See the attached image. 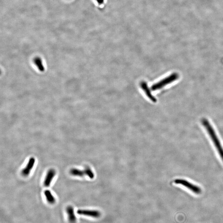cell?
<instances>
[{"label":"cell","mask_w":223,"mask_h":223,"mask_svg":"<svg viewBox=\"0 0 223 223\" xmlns=\"http://www.w3.org/2000/svg\"><path fill=\"white\" fill-rule=\"evenodd\" d=\"M77 213L80 215L88 216V217L94 218L99 217L101 215L100 212L98 210H95L80 209L77 210Z\"/></svg>","instance_id":"obj_5"},{"label":"cell","mask_w":223,"mask_h":223,"mask_svg":"<svg viewBox=\"0 0 223 223\" xmlns=\"http://www.w3.org/2000/svg\"><path fill=\"white\" fill-rule=\"evenodd\" d=\"M70 173L74 176L83 177L87 176L91 179H93L94 177V172L89 166L85 167V169L83 170L77 168H72L70 170Z\"/></svg>","instance_id":"obj_3"},{"label":"cell","mask_w":223,"mask_h":223,"mask_svg":"<svg viewBox=\"0 0 223 223\" xmlns=\"http://www.w3.org/2000/svg\"><path fill=\"white\" fill-rule=\"evenodd\" d=\"M97 2L99 5L103 4L105 0H96Z\"/></svg>","instance_id":"obj_12"},{"label":"cell","mask_w":223,"mask_h":223,"mask_svg":"<svg viewBox=\"0 0 223 223\" xmlns=\"http://www.w3.org/2000/svg\"><path fill=\"white\" fill-rule=\"evenodd\" d=\"M44 195L47 202L50 204H54L55 203L56 199L49 190H45L44 191Z\"/></svg>","instance_id":"obj_10"},{"label":"cell","mask_w":223,"mask_h":223,"mask_svg":"<svg viewBox=\"0 0 223 223\" xmlns=\"http://www.w3.org/2000/svg\"><path fill=\"white\" fill-rule=\"evenodd\" d=\"M35 161V159L34 157H31L29 158L26 166L22 169V173L23 176H27L29 175L31 171L34 166Z\"/></svg>","instance_id":"obj_6"},{"label":"cell","mask_w":223,"mask_h":223,"mask_svg":"<svg viewBox=\"0 0 223 223\" xmlns=\"http://www.w3.org/2000/svg\"><path fill=\"white\" fill-rule=\"evenodd\" d=\"M141 87L142 89H143L144 92H145L147 96L149 98V99L151 101L153 102L156 101V99L152 96V95L151 92H150L149 89L148 87V85H147L146 83H145V82H141Z\"/></svg>","instance_id":"obj_9"},{"label":"cell","mask_w":223,"mask_h":223,"mask_svg":"<svg viewBox=\"0 0 223 223\" xmlns=\"http://www.w3.org/2000/svg\"><path fill=\"white\" fill-rule=\"evenodd\" d=\"M174 183L177 184H180L182 186L186 187L190 191H192L193 193L196 194H199L201 193V189L200 187L196 186V185L186 181L184 179H177L174 180Z\"/></svg>","instance_id":"obj_4"},{"label":"cell","mask_w":223,"mask_h":223,"mask_svg":"<svg viewBox=\"0 0 223 223\" xmlns=\"http://www.w3.org/2000/svg\"><path fill=\"white\" fill-rule=\"evenodd\" d=\"M179 75L178 73H173L169 76L161 80L160 82L154 84L152 87V89L153 91H155V90L161 89L166 86V85L171 84L174 81H176L179 78Z\"/></svg>","instance_id":"obj_2"},{"label":"cell","mask_w":223,"mask_h":223,"mask_svg":"<svg viewBox=\"0 0 223 223\" xmlns=\"http://www.w3.org/2000/svg\"><path fill=\"white\" fill-rule=\"evenodd\" d=\"M67 217L69 222L70 223H75L77 221V217L75 215L74 208L71 206H69L66 208Z\"/></svg>","instance_id":"obj_8"},{"label":"cell","mask_w":223,"mask_h":223,"mask_svg":"<svg viewBox=\"0 0 223 223\" xmlns=\"http://www.w3.org/2000/svg\"><path fill=\"white\" fill-rule=\"evenodd\" d=\"M202 123L203 127L206 128V130L209 135L211 140L213 142L216 149L221 159L223 161V147L222 146L221 142L218 137L217 135L216 134L213 127L210 123V122L207 119L203 118L202 119Z\"/></svg>","instance_id":"obj_1"},{"label":"cell","mask_w":223,"mask_h":223,"mask_svg":"<svg viewBox=\"0 0 223 223\" xmlns=\"http://www.w3.org/2000/svg\"><path fill=\"white\" fill-rule=\"evenodd\" d=\"M34 62L35 64L36 65L40 71L41 72H43L44 71V67L43 65L42 60L39 57H37L34 59Z\"/></svg>","instance_id":"obj_11"},{"label":"cell","mask_w":223,"mask_h":223,"mask_svg":"<svg viewBox=\"0 0 223 223\" xmlns=\"http://www.w3.org/2000/svg\"><path fill=\"white\" fill-rule=\"evenodd\" d=\"M56 171L54 169H50L48 171L44 181V185L45 187H49L52 180L55 176Z\"/></svg>","instance_id":"obj_7"}]
</instances>
